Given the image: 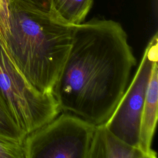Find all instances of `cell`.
<instances>
[{
  "mask_svg": "<svg viewBox=\"0 0 158 158\" xmlns=\"http://www.w3.org/2000/svg\"><path fill=\"white\" fill-rule=\"evenodd\" d=\"M136 64L121 24L93 18L74 27L72 48L52 93L61 111L95 125L104 124Z\"/></svg>",
  "mask_w": 158,
  "mask_h": 158,
  "instance_id": "obj_1",
  "label": "cell"
},
{
  "mask_svg": "<svg viewBox=\"0 0 158 158\" xmlns=\"http://www.w3.org/2000/svg\"><path fill=\"white\" fill-rule=\"evenodd\" d=\"M75 26L54 19L35 6L9 1L4 45L26 80L42 93H52L72 46Z\"/></svg>",
  "mask_w": 158,
  "mask_h": 158,
  "instance_id": "obj_2",
  "label": "cell"
},
{
  "mask_svg": "<svg viewBox=\"0 0 158 158\" xmlns=\"http://www.w3.org/2000/svg\"><path fill=\"white\" fill-rule=\"evenodd\" d=\"M0 96L19 127L31 133L61 112L52 93H42L23 77L0 34Z\"/></svg>",
  "mask_w": 158,
  "mask_h": 158,
  "instance_id": "obj_3",
  "label": "cell"
},
{
  "mask_svg": "<svg viewBox=\"0 0 158 158\" xmlns=\"http://www.w3.org/2000/svg\"><path fill=\"white\" fill-rule=\"evenodd\" d=\"M95 125L64 112L25 137V158H88Z\"/></svg>",
  "mask_w": 158,
  "mask_h": 158,
  "instance_id": "obj_4",
  "label": "cell"
},
{
  "mask_svg": "<svg viewBox=\"0 0 158 158\" xmlns=\"http://www.w3.org/2000/svg\"><path fill=\"white\" fill-rule=\"evenodd\" d=\"M156 32L149 41L137 70L105 125L117 137L138 148L141 114L153 65L158 60Z\"/></svg>",
  "mask_w": 158,
  "mask_h": 158,
  "instance_id": "obj_5",
  "label": "cell"
},
{
  "mask_svg": "<svg viewBox=\"0 0 158 158\" xmlns=\"http://www.w3.org/2000/svg\"><path fill=\"white\" fill-rule=\"evenodd\" d=\"M158 115V67L155 62L151 73L141 114L138 148L146 158H156L152 148Z\"/></svg>",
  "mask_w": 158,
  "mask_h": 158,
  "instance_id": "obj_6",
  "label": "cell"
},
{
  "mask_svg": "<svg viewBox=\"0 0 158 158\" xmlns=\"http://www.w3.org/2000/svg\"><path fill=\"white\" fill-rule=\"evenodd\" d=\"M88 158H146L138 148L112 133L105 125H96Z\"/></svg>",
  "mask_w": 158,
  "mask_h": 158,
  "instance_id": "obj_7",
  "label": "cell"
},
{
  "mask_svg": "<svg viewBox=\"0 0 158 158\" xmlns=\"http://www.w3.org/2000/svg\"><path fill=\"white\" fill-rule=\"evenodd\" d=\"M94 0H50L49 12L58 22L69 26L83 23Z\"/></svg>",
  "mask_w": 158,
  "mask_h": 158,
  "instance_id": "obj_8",
  "label": "cell"
},
{
  "mask_svg": "<svg viewBox=\"0 0 158 158\" xmlns=\"http://www.w3.org/2000/svg\"><path fill=\"white\" fill-rule=\"evenodd\" d=\"M26 135V133L15 122L0 96V136L22 143Z\"/></svg>",
  "mask_w": 158,
  "mask_h": 158,
  "instance_id": "obj_9",
  "label": "cell"
},
{
  "mask_svg": "<svg viewBox=\"0 0 158 158\" xmlns=\"http://www.w3.org/2000/svg\"><path fill=\"white\" fill-rule=\"evenodd\" d=\"M0 158H25L22 143L0 136Z\"/></svg>",
  "mask_w": 158,
  "mask_h": 158,
  "instance_id": "obj_10",
  "label": "cell"
},
{
  "mask_svg": "<svg viewBox=\"0 0 158 158\" xmlns=\"http://www.w3.org/2000/svg\"><path fill=\"white\" fill-rule=\"evenodd\" d=\"M9 15V0H0V30L6 28Z\"/></svg>",
  "mask_w": 158,
  "mask_h": 158,
  "instance_id": "obj_11",
  "label": "cell"
},
{
  "mask_svg": "<svg viewBox=\"0 0 158 158\" xmlns=\"http://www.w3.org/2000/svg\"><path fill=\"white\" fill-rule=\"evenodd\" d=\"M9 1L20 2L35 6L40 9L49 11L50 0H9Z\"/></svg>",
  "mask_w": 158,
  "mask_h": 158,
  "instance_id": "obj_12",
  "label": "cell"
}]
</instances>
